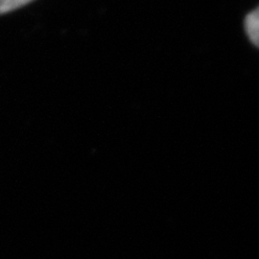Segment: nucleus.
Listing matches in <instances>:
<instances>
[{"instance_id": "nucleus-2", "label": "nucleus", "mask_w": 259, "mask_h": 259, "mask_svg": "<svg viewBox=\"0 0 259 259\" xmlns=\"http://www.w3.org/2000/svg\"><path fill=\"white\" fill-rule=\"evenodd\" d=\"M34 0H0V15L20 8Z\"/></svg>"}, {"instance_id": "nucleus-1", "label": "nucleus", "mask_w": 259, "mask_h": 259, "mask_svg": "<svg viewBox=\"0 0 259 259\" xmlns=\"http://www.w3.org/2000/svg\"><path fill=\"white\" fill-rule=\"evenodd\" d=\"M259 10L255 8L250 12L244 21V27L247 36L250 42L255 47H258L259 44Z\"/></svg>"}]
</instances>
